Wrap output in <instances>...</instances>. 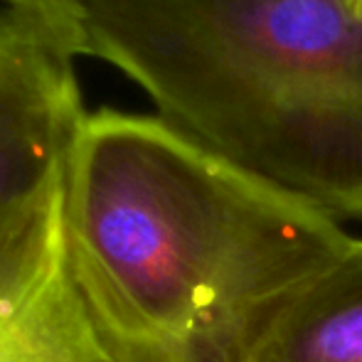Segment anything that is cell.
<instances>
[{"label": "cell", "instance_id": "6da1fadb", "mask_svg": "<svg viewBox=\"0 0 362 362\" xmlns=\"http://www.w3.org/2000/svg\"><path fill=\"white\" fill-rule=\"evenodd\" d=\"M353 242L158 116L101 109L64 185V259L116 362H227L252 323Z\"/></svg>", "mask_w": 362, "mask_h": 362}, {"label": "cell", "instance_id": "7a4b0ae2", "mask_svg": "<svg viewBox=\"0 0 362 362\" xmlns=\"http://www.w3.org/2000/svg\"><path fill=\"white\" fill-rule=\"evenodd\" d=\"M67 33L210 156L340 224L362 219L353 0H89Z\"/></svg>", "mask_w": 362, "mask_h": 362}, {"label": "cell", "instance_id": "3957f363", "mask_svg": "<svg viewBox=\"0 0 362 362\" xmlns=\"http://www.w3.org/2000/svg\"><path fill=\"white\" fill-rule=\"evenodd\" d=\"M67 25L0 13V325L64 252V185L84 111Z\"/></svg>", "mask_w": 362, "mask_h": 362}, {"label": "cell", "instance_id": "277c9868", "mask_svg": "<svg viewBox=\"0 0 362 362\" xmlns=\"http://www.w3.org/2000/svg\"><path fill=\"white\" fill-rule=\"evenodd\" d=\"M227 362H362V239L279 296Z\"/></svg>", "mask_w": 362, "mask_h": 362}, {"label": "cell", "instance_id": "5b68a950", "mask_svg": "<svg viewBox=\"0 0 362 362\" xmlns=\"http://www.w3.org/2000/svg\"><path fill=\"white\" fill-rule=\"evenodd\" d=\"M0 362H116L67 259L3 325Z\"/></svg>", "mask_w": 362, "mask_h": 362}, {"label": "cell", "instance_id": "8992f818", "mask_svg": "<svg viewBox=\"0 0 362 362\" xmlns=\"http://www.w3.org/2000/svg\"><path fill=\"white\" fill-rule=\"evenodd\" d=\"M5 8L15 13L35 15V18L47 20H67L89 0H3Z\"/></svg>", "mask_w": 362, "mask_h": 362}, {"label": "cell", "instance_id": "52a82bcc", "mask_svg": "<svg viewBox=\"0 0 362 362\" xmlns=\"http://www.w3.org/2000/svg\"><path fill=\"white\" fill-rule=\"evenodd\" d=\"M353 5H355V10L362 15V0H353Z\"/></svg>", "mask_w": 362, "mask_h": 362}]
</instances>
